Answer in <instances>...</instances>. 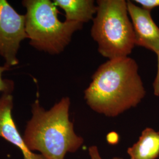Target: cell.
<instances>
[{"label": "cell", "instance_id": "8992f818", "mask_svg": "<svg viewBox=\"0 0 159 159\" xmlns=\"http://www.w3.org/2000/svg\"><path fill=\"white\" fill-rule=\"evenodd\" d=\"M127 6L134 30L136 45L157 54L159 51V27L154 23L150 11L137 6L131 1H127Z\"/></svg>", "mask_w": 159, "mask_h": 159}, {"label": "cell", "instance_id": "30bf717a", "mask_svg": "<svg viewBox=\"0 0 159 159\" xmlns=\"http://www.w3.org/2000/svg\"><path fill=\"white\" fill-rule=\"evenodd\" d=\"M9 69L5 65L0 66V92L2 93H12L14 89V83L11 80L2 79V74Z\"/></svg>", "mask_w": 159, "mask_h": 159}, {"label": "cell", "instance_id": "3957f363", "mask_svg": "<svg viewBox=\"0 0 159 159\" xmlns=\"http://www.w3.org/2000/svg\"><path fill=\"white\" fill-rule=\"evenodd\" d=\"M22 4L27 10L25 29L30 44L38 50L59 54L83 27L82 23L61 21L57 7L50 0H24Z\"/></svg>", "mask_w": 159, "mask_h": 159}, {"label": "cell", "instance_id": "ba28073f", "mask_svg": "<svg viewBox=\"0 0 159 159\" xmlns=\"http://www.w3.org/2000/svg\"><path fill=\"white\" fill-rule=\"evenodd\" d=\"M53 2L64 11L67 21L87 23L93 19L97 10L93 0H54Z\"/></svg>", "mask_w": 159, "mask_h": 159}, {"label": "cell", "instance_id": "9c48e42d", "mask_svg": "<svg viewBox=\"0 0 159 159\" xmlns=\"http://www.w3.org/2000/svg\"><path fill=\"white\" fill-rule=\"evenodd\" d=\"M130 159H156L159 156V133L152 128L143 131L139 140L127 150Z\"/></svg>", "mask_w": 159, "mask_h": 159}, {"label": "cell", "instance_id": "9a60e30c", "mask_svg": "<svg viewBox=\"0 0 159 159\" xmlns=\"http://www.w3.org/2000/svg\"></svg>", "mask_w": 159, "mask_h": 159}, {"label": "cell", "instance_id": "6da1fadb", "mask_svg": "<svg viewBox=\"0 0 159 159\" xmlns=\"http://www.w3.org/2000/svg\"><path fill=\"white\" fill-rule=\"evenodd\" d=\"M146 95L136 61L130 57L108 60L92 77L84 91L87 104L97 113L116 117L137 106Z\"/></svg>", "mask_w": 159, "mask_h": 159}, {"label": "cell", "instance_id": "5b68a950", "mask_svg": "<svg viewBox=\"0 0 159 159\" xmlns=\"http://www.w3.org/2000/svg\"><path fill=\"white\" fill-rule=\"evenodd\" d=\"M28 39L25 16L18 14L6 0H0V56L10 68L19 61L17 54L20 43Z\"/></svg>", "mask_w": 159, "mask_h": 159}, {"label": "cell", "instance_id": "8fae6325", "mask_svg": "<svg viewBox=\"0 0 159 159\" xmlns=\"http://www.w3.org/2000/svg\"><path fill=\"white\" fill-rule=\"evenodd\" d=\"M133 2L140 4L144 9L150 11L154 8L159 7V0H135Z\"/></svg>", "mask_w": 159, "mask_h": 159}, {"label": "cell", "instance_id": "7a4b0ae2", "mask_svg": "<svg viewBox=\"0 0 159 159\" xmlns=\"http://www.w3.org/2000/svg\"><path fill=\"white\" fill-rule=\"evenodd\" d=\"M70 100L65 97L46 110L36 100L32 105V117L27 122L24 140L31 151L40 152L46 159H64L74 153L84 140L75 133L69 119Z\"/></svg>", "mask_w": 159, "mask_h": 159}, {"label": "cell", "instance_id": "4fadbf2b", "mask_svg": "<svg viewBox=\"0 0 159 159\" xmlns=\"http://www.w3.org/2000/svg\"><path fill=\"white\" fill-rule=\"evenodd\" d=\"M89 152L91 159H102L96 146H91L89 149Z\"/></svg>", "mask_w": 159, "mask_h": 159}, {"label": "cell", "instance_id": "7c38bea8", "mask_svg": "<svg viewBox=\"0 0 159 159\" xmlns=\"http://www.w3.org/2000/svg\"><path fill=\"white\" fill-rule=\"evenodd\" d=\"M157 71L156 78L154 81L153 86L154 94L156 96H159V51L157 54Z\"/></svg>", "mask_w": 159, "mask_h": 159}, {"label": "cell", "instance_id": "5bb4252c", "mask_svg": "<svg viewBox=\"0 0 159 159\" xmlns=\"http://www.w3.org/2000/svg\"><path fill=\"white\" fill-rule=\"evenodd\" d=\"M119 159V158H115V159Z\"/></svg>", "mask_w": 159, "mask_h": 159}, {"label": "cell", "instance_id": "52a82bcc", "mask_svg": "<svg viewBox=\"0 0 159 159\" xmlns=\"http://www.w3.org/2000/svg\"><path fill=\"white\" fill-rule=\"evenodd\" d=\"M14 106L11 93H2L0 97V137L18 148L24 159H46L41 154H35L27 147L12 117Z\"/></svg>", "mask_w": 159, "mask_h": 159}, {"label": "cell", "instance_id": "277c9868", "mask_svg": "<svg viewBox=\"0 0 159 159\" xmlns=\"http://www.w3.org/2000/svg\"><path fill=\"white\" fill-rule=\"evenodd\" d=\"M91 35L98 51L109 60L128 57L134 46L135 36L125 0H98Z\"/></svg>", "mask_w": 159, "mask_h": 159}]
</instances>
